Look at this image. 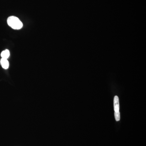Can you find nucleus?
<instances>
[{
	"instance_id": "2",
	"label": "nucleus",
	"mask_w": 146,
	"mask_h": 146,
	"mask_svg": "<svg viewBox=\"0 0 146 146\" xmlns=\"http://www.w3.org/2000/svg\"><path fill=\"white\" fill-rule=\"evenodd\" d=\"M114 110L115 112H118L119 110V102L117 96H115L114 99Z\"/></svg>"
},
{
	"instance_id": "1",
	"label": "nucleus",
	"mask_w": 146,
	"mask_h": 146,
	"mask_svg": "<svg viewBox=\"0 0 146 146\" xmlns=\"http://www.w3.org/2000/svg\"><path fill=\"white\" fill-rule=\"evenodd\" d=\"M7 22L9 26L14 29H20L23 27V23L16 16H11L9 17Z\"/></svg>"
},
{
	"instance_id": "3",
	"label": "nucleus",
	"mask_w": 146,
	"mask_h": 146,
	"mask_svg": "<svg viewBox=\"0 0 146 146\" xmlns=\"http://www.w3.org/2000/svg\"><path fill=\"white\" fill-rule=\"evenodd\" d=\"M1 65L3 68L4 69H7L9 67V63L7 59L2 58L0 61Z\"/></svg>"
},
{
	"instance_id": "4",
	"label": "nucleus",
	"mask_w": 146,
	"mask_h": 146,
	"mask_svg": "<svg viewBox=\"0 0 146 146\" xmlns=\"http://www.w3.org/2000/svg\"><path fill=\"white\" fill-rule=\"evenodd\" d=\"M10 56V52L8 50H5L3 51L1 53V56L2 58L7 59Z\"/></svg>"
},
{
	"instance_id": "5",
	"label": "nucleus",
	"mask_w": 146,
	"mask_h": 146,
	"mask_svg": "<svg viewBox=\"0 0 146 146\" xmlns=\"http://www.w3.org/2000/svg\"><path fill=\"white\" fill-rule=\"evenodd\" d=\"M115 116L116 121H119L120 119V114L119 111H118V112H115Z\"/></svg>"
}]
</instances>
